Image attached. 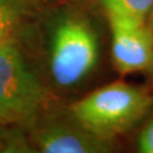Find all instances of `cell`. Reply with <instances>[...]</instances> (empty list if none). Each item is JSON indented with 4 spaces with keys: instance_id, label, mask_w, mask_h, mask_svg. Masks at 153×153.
I'll return each instance as SVG.
<instances>
[{
    "instance_id": "cell-1",
    "label": "cell",
    "mask_w": 153,
    "mask_h": 153,
    "mask_svg": "<svg viewBox=\"0 0 153 153\" xmlns=\"http://www.w3.org/2000/svg\"><path fill=\"white\" fill-rule=\"evenodd\" d=\"M153 105L145 90L115 82L91 92L71 104V114L77 125L105 141L131 129Z\"/></svg>"
},
{
    "instance_id": "cell-2",
    "label": "cell",
    "mask_w": 153,
    "mask_h": 153,
    "mask_svg": "<svg viewBox=\"0 0 153 153\" xmlns=\"http://www.w3.org/2000/svg\"><path fill=\"white\" fill-rule=\"evenodd\" d=\"M47 101L45 88L30 68L14 38L0 43V123L24 124Z\"/></svg>"
},
{
    "instance_id": "cell-3",
    "label": "cell",
    "mask_w": 153,
    "mask_h": 153,
    "mask_svg": "<svg viewBox=\"0 0 153 153\" xmlns=\"http://www.w3.org/2000/svg\"><path fill=\"white\" fill-rule=\"evenodd\" d=\"M99 59V41L92 25L71 15L53 28L50 45V71L59 86L71 88L90 75Z\"/></svg>"
},
{
    "instance_id": "cell-4",
    "label": "cell",
    "mask_w": 153,
    "mask_h": 153,
    "mask_svg": "<svg viewBox=\"0 0 153 153\" xmlns=\"http://www.w3.org/2000/svg\"><path fill=\"white\" fill-rule=\"evenodd\" d=\"M111 30V53L121 75L150 71L153 65V34L146 23L108 19Z\"/></svg>"
},
{
    "instance_id": "cell-5",
    "label": "cell",
    "mask_w": 153,
    "mask_h": 153,
    "mask_svg": "<svg viewBox=\"0 0 153 153\" xmlns=\"http://www.w3.org/2000/svg\"><path fill=\"white\" fill-rule=\"evenodd\" d=\"M35 145L44 153H100L111 150L110 141L94 136L81 126L50 125L34 136Z\"/></svg>"
},
{
    "instance_id": "cell-6",
    "label": "cell",
    "mask_w": 153,
    "mask_h": 153,
    "mask_svg": "<svg viewBox=\"0 0 153 153\" xmlns=\"http://www.w3.org/2000/svg\"><path fill=\"white\" fill-rule=\"evenodd\" d=\"M108 19L120 18L146 23L153 0H100Z\"/></svg>"
},
{
    "instance_id": "cell-7",
    "label": "cell",
    "mask_w": 153,
    "mask_h": 153,
    "mask_svg": "<svg viewBox=\"0 0 153 153\" xmlns=\"http://www.w3.org/2000/svg\"><path fill=\"white\" fill-rule=\"evenodd\" d=\"M22 6L16 0H0V43L13 38L21 23Z\"/></svg>"
},
{
    "instance_id": "cell-8",
    "label": "cell",
    "mask_w": 153,
    "mask_h": 153,
    "mask_svg": "<svg viewBox=\"0 0 153 153\" xmlns=\"http://www.w3.org/2000/svg\"><path fill=\"white\" fill-rule=\"evenodd\" d=\"M137 149L142 153H153V118L143 127L137 140Z\"/></svg>"
},
{
    "instance_id": "cell-9",
    "label": "cell",
    "mask_w": 153,
    "mask_h": 153,
    "mask_svg": "<svg viewBox=\"0 0 153 153\" xmlns=\"http://www.w3.org/2000/svg\"><path fill=\"white\" fill-rule=\"evenodd\" d=\"M146 24H148L150 31H151V32H152V34H153V5H152V7H151V10H150V13H149L148 19H146Z\"/></svg>"
},
{
    "instance_id": "cell-10",
    "label": "cell",
    "mask_w": 153,
    "mask_h": 153,
    "mask_svg": "<svg viewBox=\"0 0 153 153\" xmlns=\"http://www.w3.org/2000/svg\"><path fill=\"white\" fill-rule=\"evenodd\" d=\"M150 71H151V75H152V78H153V65H152V67H151V69H150Z\"/></svg>"
}]
</instances>
